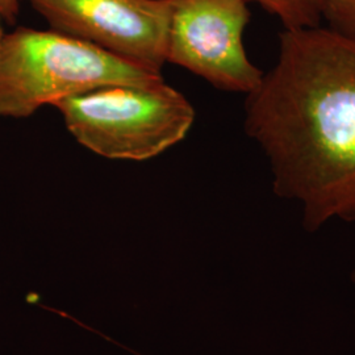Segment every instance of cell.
Instances as JSON below:
<instances>
[{"label": "cell", "mask_w": 355, "mask_h": 355, "mask_svg": "<svg viewBox=\"0 0 355 355\" xmlns=\"http://www.w3.org/2000/svg\"><path fill=\"white\" fill-rule=\"evenodd\" d=\"M245 132L305 229L354 221V38L321 24L284 29L275 64L246 95Z\"/></svg>", "instance_id": "1"}, {"label": "cell", "mask_w": 355, "mask_h": 355, "mask_svg": "<svg viewBox=\"0 0 355 355\" xmlns=\"http://www.w3.org/2000/svg\"><path fill=\"white\" fill-rule=\"evenodd\" d=\"M162 74L55 31L17 28L0 51V119H26L44 105L116 85H150Z\"/></svg>", "instance_id": "2"}, {"label": "cell", "mask_w": 355, "mask_h": 355, "mask_svg": "<svg viewBox=\"0 0 355 355\" xmlns=\"http://www.w3.org/2000/svg\"><path fill=\"white\" fill-rule=\"evenodd\" d=\"M54 108L82 146L108 159L154 158L184 140L195 121L192 104L164 79L94 89Z\"/></svg>", "instance_id": "3"}, {"label": "cell", "mask_w": 355, "mask_h": 355, "mask_svg": "<svg viewBox=\"0 0 355 355\" xmlns=\"http://www.w3.org/2000/svg\"><path fill=\"white\" fill-rule=\"evenodd\" d=\"M166 61L187 69L214 87L252 92L263 71L248 57L243 32L250 12L245 0H168Z\"/></svg>", "instance_id": "4"}, {"label": "cell", "mask_w": 355, "mask_h": 355, "mask_svg": "<svg viewBox=\"0 0 355 355\" xmlns=\"http://www.w3.org/2000/svg\"><path fill=\"white\" fill-rule=\"evenodd\" d=\"M51 29L162 74L168 0H28Z\"/></svg>", "instance_id": "5"}, {"label": "cell", "mask_w": 355, "mask_h": 355, "mask_svg": "<svg viewBox=\"0 0 355 355\" xmlns=\"http://www.w3.org/2000/svg\"><path fill=\"white\" fill-rule=\"evenodd\" d=\"M275 16L286 31L318 26L322 21L325 0H245Z\"/></svg>", "instance_id": "6"}, {"label": "cell", "mask_w": 355, "mask_h": 355, "mask_svg": "<svg viewBox=\"0 0 355 355\" xmlns=\"http://www.w3.org/2000/svg\"><path fill=\"white\" fill-rule=\"evenodd\" d=\"M322 20L333 31L355 40V0H325Z\"/></svg>", "instance_id": "7"}, {"label": "cell", "mask_w": 355, "mask_h": 355, "mask_svg": "<svg viewBox=\"0 0 355 355\" xmlns=\"http://www.w3.org/2000/svg\"><path fill=\"white\" fill-rule=\"evenodd\" d=\"M21 0H0V13L8 23H13L19 15Z\"/></svg>", "instance_id": "8"}, {"label": "cell", "mask_w": 355, "mask_h": 355, "mask_svg": "<svg viewBox=\"0 0 355 355\" xmlns=\"http://www.w3.org/2000/svg\"><path fill=\"white\" fill-rule=\"evenodd\" d=\"M3 16H1V13H0V51H1V44H3V38H4V32H3V26H1V23H3Z\"/></svg>", "instance_id": "9"}, {"label": "cell", "mask_w": 355, "mask_h": 355, "mask_svg": "<svg viewBox=\"0 0 355 355\" xmlns=\"http://www.w3.org/2000/svg\"><path fill=\"white\" fill-rule=\"evenodd\" d=\"M354 284H355V272H354Z\"/></svg>", "instance_id": "10"}]
</instances>
